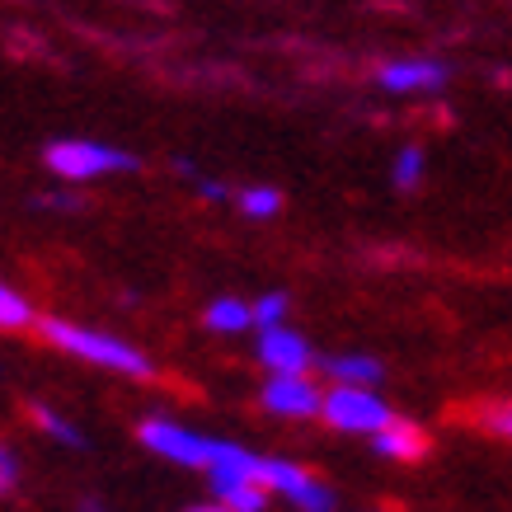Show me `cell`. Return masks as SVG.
Masks as SVG:
<instances>
[{
    "mask_svg": "<svg viewBox=\"0 0 512 512\" xmlns=\"http://www.w3.org/2000/svg\"><path fill=\"white\" fill-rule=\"evenodd\" d=\"M254 353H259V362H264L273 376H306L311 372V343L301 339L296 329L287 325H273V329H259V343H254Z\"/></svg>",
    "mask_w": 512,
    "mask_h": 512,
    "instance_id": "obj_5",
    "label": "cell"
},
{
    "mask_svg": "<svg viewBox=\"0 0 512 512\" xmlns=\"http://www.w3.org/2000/svg\"><path fill=\"white\" fill-rule=\"evenodd\" d=\"M29 325H33V306L15 287L0 282V329H29Z\"/></svg>",
    "mask_w": 512,
    "mask_h": 512,
    "instance_id": "obj_16",
    "label": "cell"
},
{
    "mask_svg": "<svg viewBox=\"0 0 512 512\" xmlns=\"http://www.w3.org/2000/svg\"><path fill=\"white\" fill-rule=\"evenodd\" d=\"M38 329H43V339L57 343L62 353L80 357V362H94V367H104V372H123V376H137V381L156 376V362L141 353V348L123 343L118 334H99V329L71 325V320H43Z\"/></svg>",
    "mask_w": 512,
    "mask_h": 512,
    "instance_id": "obj_1",
    "label": "cell"
},
{
    "mask_svg": "<svg viewBox=\"0 0 512 512\" xmlns=\"http://www.w3.org/2000/svg\"><path fill=\"white\" fill-rule=\"evenodd\" d=\"M15 480H19V461H15V451L0 442V494H10V489H15Z\"/></svg>",
    "mask_w": 512,
    "mask_h": 512,
    "instance_id": "obj_19",
    "label": "cell"
},
{
    "mask_svg": "<svg viewBox=\"0 0 512 512\" xmlns=\"http://www.w3.org/2000/svg\"><path fill=\"white\" fill-rule=\"evenodd\" d=\"M287 311H292V301H287V292H264L259 301H254V325H259V329L287 325Z\"/></svg>",
    "mask_w": 512,
    "mask_h": 512,
    "instance_id": "obj_17",
    "label": "cell"
},
{
    "mask_svg": "<svg viewBox=\"0 0 512 512\" xmlns=\"http://www.w3.org/2000/svg\"><path fill=\"white\" fill-rule=\"evenodd\" d=\"M311 480H315V475H311V470H301L296 461H278V456H264V461H259V484H264L268 494L296 498Z\"/></svg>",
    "mask_w": 512,
    "mask_h": 512,
    "instance_id": "obj_12",
    "label": "cell"
},
{
    "mask_svg": "<svg viewBox=\"0 0 512 512\" xmlns=\"http://www.w3.org/2000/svg\"><path fill=\"white\" fill-rule=\"evenodd\" d=\"M38 207H52V212H76L80 198H71V193H52V198H43Z\"/></svg>",
    "mask_w": 512,
    "mask_h": 512,
    "instance_id": "obj_21",
    "label": "cell"
},
{
    "mask_svg": "<svg viewBox=\"0 0 512 512\" xmlns=\"http://www.w3.org/2000/svg\"><path fill=\"white\" fill-rule=\"evenodd\" d=\"M207 475H212V498H217L221 508H231V512H264L268 508V489L254 484L249 475H240V470H207Z\"/></svg>",
    "mask_w": 512,
    "mask_h": 512,
    "instance_id": "obj_8",
    "label": "cell"
},
{
    "mask_svg": "<svg viewBox=\"0 0 512 512\" xmlns=\"http://www.w3.org/2000/svg\"><path fill=\"white\" fill-rule=\"evenodd\" d=\"M372 447L381 451V456H390V461H419L423 451H428V437H423V428H414V423L395 419L390 428H381V433L372 437Z\"/></svg>",
    "mask_w": 512,
    "mask_h": 512,
    "instance_id": "obj_9",
    "label": "cell"
},
{
    "mask_svg": "<svg viewBox=\"0 0 512 512\" xmlns=\"http://www.w3.org/2000/svg\"><path fill=\"white\" fill-rule=\"evenodd\" d=\"M259 400L268 414H282V419H315L325 409V395L315 390L311 376H268Z\"/></svg>",
    "mask_w": 512,
    "mask_h": 512,
    "instance_id": "obj_6",
    "label": "cell"
},
{
    "mask_svg": "<svg viewBox=\"0 0 512 512\" xmlns=\"http://www.w3.org/2000/svg\"><path fill=\"white\" fill-rule=\"evenodd\" d=\"M325 423L329 428H339V433H367L376 437L381 428L395 423V409H390L372 386H334L325 395Z\"/></svg>",
    "mask_w": 512,
    "mask_h": 512,
    "instance_id": "obj_3",
    "label": "cell"
},
{
    "mask_svg": "<svg viewBox=\"0 0 512 512\" xmlns=\"http://www.w3.org/2000/svg\"><path fill=\"white\" fill-rule=\"evenodd\" d=\"M292 503H296L301 512H334V494H329V489H325L320 480L306 484V489H301V494H296Z\"/></svg>",
    "mask_w": 512,
    "mask_h": 512,
    "instance_id": "obj_18",
    "label": "cell"
},
{
    "mask_svg": "<svg viewBox=\"0 0 512 512\" xmlns=\"http://www.w3.org/2000/svg\"><path fill=\"white\" fill-rule=\"evenodd\" d=\"M202 325L212 329V334H245L254 325V306L240 301V296H217L207 311H202Z\"/></svg>",
    "mask_w": 512,
    "mask_h": 512,
    "instance_id": "obj_11",
    "label": "cell"
},
{
    "mask_svg": "<svg viewBox=\"0 0 512 512\" xmlns=\"http://www.w3.org/2000/svg\"><path fill=\"white\" fill-rule=\"evenodd\" d=\"M376 80H381V90H390V94H428V90H442V85H447V66L428 62V57H404V62L381 66Z\"/></svg>",
    "mask_w": 512,
    "mask_h": 512,
    "instance_id": "obj_7",
    "label": "cell"
},
{
    "mask_svg": "<svg viewBox=\"0 0 512 512\" xmlns=\"http://www.w3.org/2000/svg\"><path fill=\"white\" fill-rule=\"evenodd\" d=\"M423 170H428L423 146H400V156H395V165H390V179H395V188H419Z\"/></svg>",
    "mask_w": 512,
    "mask_h": 512,
    "instance_id": "obj_14",
    "label": "cell"
},
{
    "mask_svg": "<svg viewBox=\"0 0 512 512\" xmlns=\"http://www.w3.org/2000/svg\"><path fill=\"white\" fill-rule=\"evenodd\" d=\"M188 512H231V508H221V503H212V508H188Z\"/></svg>",
    "mask_w": 512,
    "mask_h": 512,
    "instance_id": "obj_23",
    "label": "cell"
},
{
    "mask_svg": "<svg viewBox=\"0 0 512 512\" xmlns=\"http://www.w3.org/2000/svg\"><path fill=\"white\" fill-rule=\"evenodd\" d=\"M484 423H489L498 437H512V404H494V409H484Z\"/></svg>",
    "mask_w": 512,
    "mask_h": 512,
    "instance_id": "obj_20",
    "label": "cell"
},
{
    "mask_svg": "<svg viewBox=\"0 0 512 512\" xmlns=\"http://www.w3.org/2000/svg\"><path fill=\"white\" fill-rule=\"evenodd\" d=\"M325 376H334L339 386H376L386 376V367L362 353H334V357H325Z\"/></svg>",
    "mask_w": 512,
    "mask_h": 512,
    "instance_id": "obj_10",
    "label": "cell"
},
{
    "mask_svg": "<svg viewBox=\"0 0 512 512\" xmlns=\"http://www.w3.org/2000/svg\"><path fill=\"white\" fill-rule=\"evenodd\" d=\"M47 170L66 179V184H85V179H104V174H127L137 170V160L118 151V146H104V141H85V137H66L47 146Z\"/></svg>",
    "mask_w": 512,
    "mask_h": 512,
    "instance_id": "obj_2",
    "label": "cell"
},
{
    "mask_svg": "<svg viewBox=\"0 0 512 512\" xmlns=\"http://www.w3.org/2000/svg\"><path fill=\"white\" fill-rule=\"evenodd\" d=\"M235 207H240L249 221H273L282 212V193L273 184H249L245 193L235 198Z\"/></svg>",
    "mask_w": 512,
    "mask_h": 512,
    "instance_id": "obj_13",
    "label": "cell"
},
{
    "mask_svg": "<svg viewBox=\"0 0 512 512\" xmlns=\"http://www.w3.org/2000/svg\"><path fill=\"white\" fill-rule=\"evenodd\" d=\"M137 437H141V447H151L156 456L174 461V466H188V470H212L217 442H221V437L193 433V428H184V423H174V419H146L137 428Z\"/></svg>",
    "mask_w": 512,
    "mask_h": 512,
    "instance_id": "obj_4",
    "label": "cell"
},
{
    "mask_svg": "<svg viewBox=\"0 0 512 512\" xmlns=\"http://www.w3.org/2000/svg\"><path fill=\"white\" fill-rule=\"evenodd\" d=\"M90 512H104V508H94V503H90Z\"/></svg>",
    "mask_w": 512,
    "mask_h": 512,
    "instance_id": "obj_24",
    "label": "cell"
},
{
    "mask_svg": "<svg viewBox=\"0 0 512 512\" xmlns=\"http://www.w3.org/2000/svg\"><path fill=\"white\" fill-rule=\"evenodd\" d=\"M33 423L43 428L47 437H57V442H66V447H85V433H80L71 419H62L57 409H47V404H33Z\"/></svg>",
    "mask_w": 512,
    "mask_h": 512,
    "instance_id": "obj_15",
    "label": "cell"
},
{
    "mask_svg": "<svg viewBox=\"0 0 512 512\" xmlns=\"http://www.w3.org/2000/svg\"><path fill=\"white\" fill-rule=\"evenodd\" d=\"M198 188H202V198H212V202L226 198V184H217V179H202L198 174Z\"/></svg>",
    "mask_w": 512,
    "mask_h": 512,
    "instance_id": "obj_22",
    "label": "cell"
}]
</instances>
